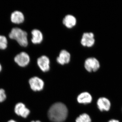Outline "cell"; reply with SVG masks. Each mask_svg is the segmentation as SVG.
<instances>
[{"label":"cell","instance_id":"17","mask_svg":"<svg viewBox=\"0 0 122 122\" xmlns=\"http://www.w3.org/2000/svg\"><path fill=\"white\" fill-rule=\"evenodd\" d=\"M7 98L6 93L5 90L0 88V102H4Z\"/></svg>","mask_w":122,"mask_h":122},{"label":"cell","instance_id":"13","mask_svg":"<svg viewBox=\"0 0 122 122\" xmlns=\"http://www.w3.org/2000/svg\"><path fill=\"white\" fill-rule=\"evenodd\" d=\"M32 37L31 41L33 44H41L43 40V35L42 33L39 30H33L31 32Z\"/></svg>","mask_w":122,"mask_h":122},{"label":"cell","instance_id":"21","mask_svg":"<svg viewBox=\"0 0 122 122\" xmlns=\"http://www.w3.org/2000/svg\"><path fill=\"white\" fill-rule=\"evenodd\" d=\"M40 122V121H39V120H36V121H32V122Z\"/></svg>","mask_w":122,"mask_h":122},{"label":"cell","instance_id":"7","mask_svg":"<svg viewBox=\"0 0 122 122\" xmlns=\"http://www.w3.org/2000/svg\"><path fill=\"white\" fill-rule=\"evenodd\" d=\"M97 105L100 111L108 112L111 108V103L110 100L106 97H101L97 100Z\"/></svg>","mask_w":122,"mask_h":122},{"label":"cell","instance_id":"4","mask_svg":"<svg viewBox=\"0 0 122 122\" xmlns=\"http://www.w3.org/2000/svg\"><path fill=\"white\" fill-rule=\"evenodd\" d=\"M14 61L19 66L24 67L28 65L30 62V56L25 52H21L17 55L14 58Z\"/></svg>","mask_w":122,"mask_h":122},{"label":"cell","instance_id":"12","mask_svg":"<svg viewBox=\"0 0 122 122\" xmlns=\"http://www.w3.org/2000/svg\"><path fill=\"white\" fill-rule=\"evenodd\" d=\"M92 97L87 92H83L79 95L77 97V101L81 104H87L90 103L92 101Z\"/></svg>","mask_w":122,"mask_h":122},{"label":"cell","instance_id":"19","mask_svg":"<svg viewBox=\"0 0 122 122\" xmlns=\"http://www.w3.org/2000/svg\"><path fill=\"white\" fill-rule=\"evenodd\" d=\"M7 122H16L15 120H12V119H11V120H9V121H8Z\"/></svg>","mask_w":122,"mask_h":122},{"label":"cell","instance_id":"15","mask_svg":"<svg viewBox=\"0 0 122 122\" xmlns=\"http://www.w3.org/2000/svg\"><path fill=\"white\" fill-rule=\"evenodd\" d=\"M76 122H91V119L89 115L83 113L79 115L76 120Z\"/></svg>","mask_w":122,"mask_h":122},{"label":"cell","instance_id":"14","mask_svg":"<svg viewBox=\"0 0 122 122\" xmlns=\"http://www.w3.org/2000/svg\"><path fill=\"white\" fill-rule=\"evenodd\" d=\"M77 20L74 16L71 15H67L63 20V25L69 29L73 28L76 25Z\"/></svg>","mask_w":122,"mask_h":122},{"label":"cell","instance_id":"16","mask_svg":"<svg viewBox=\"0 0 122 122\" xmlns=\"http://www.w3.org/2000/svg\"><path fill=\"white\" fill-rule=\"evenodd\" d=\"M8 44L7 38L3 35H0V49H5L8 46Z\"/></svg>","mask_w":122,"mask_h":122},{"label":"cell","instance_id":"11","mask_svg":"<svg viewBox=\"0 0 122 122\" xmlns=\"http://www.w3.org/2000/svg\"><path fill=\"white\" fill-rule=\"evenodd\" d=\"M11 22L14 24H21L25 20V16L22 12L15 11L11 14Z\"/></svg>","mask_w":122,"mask_h":122},{"label":"cell","instance_id":"6","mask_svg":"<svg viewBox=\"0 0 122 122\" xmlns=\"http://www.w3.org/2000/svg\"><path fill=\"white\" fill-rule=\"evenodd\" d=\"M95 43L94 35L93 33L86 32L83 34L81 41V44L83 46L92 47Z\"/></svg>","mask_w":122,"mask_h":122},{"label":"cell","instance_id":"8","mask_svg":"<svg viewBox=\"0 0 122 122\" xmlns=\"http://www.w3.org/2000/svg\"><path fill=\"white\" fill-rule=\"evenodd\" d=\"M14 112L16 114L24 118L27 117L30 113V110L22 102L18 103L16 104Z\"/></svg>","mask_w":122,"mask_h":122},{"label":"cell","instance_id":"2","mask_svg":"<svg viewBox=\"0 0 122 122\" xmlns=\"http://www.w3.org/2000/svg\"><path fill=\"white\" fill-rule=\"evenodd\" d=\"M10 39L15 40L20 46L26 47L28 45V34L20 28H13L9 34Z\"/></svg>","mask_w":122,"mask_h":122},{"label":"cell","instance_id":"1","mask_svg":"<svg viewBox=\"0 0 122 122\" xmlns=\"http://www.w3.org/2000/svg\"><path fill=\"white\" fill-rule=\"evenodd\" d=\"M67 107L62 103L58 102L53 104L48 112V117L53 122H63L68 115Z\"/></svg>","mask_w":122,"mask_h":122},{"label":"cell","instance_id":"5","mask_svg":"<svg viewBox=\"0 0 122 122\" xmlns=\"http://www.w3.org/2000/svg\"><path fill=\"white\" fill-rule=\"evenodd\" d=\"M29 84L31 89L34 91H39L43 89L44 82L41 79L34 76L30 79Z\"/></svg>","mask_w":122,"mask_h":122},{"label":"cell","instance_id":"9","mask_svg":"<svg viewBox=\"0 0 122 122\" xmlns=\"http://www.w3.org/2000/svg\"><path fill=\"white\" fill-rule=\"evenodd\" d=\"M38 66L43 72H48L50 69V61L48 57L43 55L37 60Z\"/></svg>","mask_w":122,"mask_h":122},{"label":"cell","instance_id":"3","mask_svg":"<svg viewBox=\"0 0 122 122\" xmlns=\"http://www.w3.org/2000/svg\"><path fill=\"white\" fill-rule=\"evenodd\" d=\"M85 69L89 72H95L100 68V62L95 57H89L86 59L85 62Z\"/></svg>","mask_w":122,"mask_h":122},{"label":"cell","instance_id":"20","mask_svg":"<svg viewBox=\"0 0 122 122\" xmlns=\"http://www.w3.org/2000/svg\"><path fill=\"white\" fill-rule=\"evenodd\" d=\"M2 66H1V65L0 63V72H1V70H2Z\"/></svg>","mask_w":122,"mask_h":122},{"label":"cell","instance_id":"10","mask_svg":"<svg viewBox=\"0 0 122 122\" xmlns=\"http://www.w3.org/2000/svg\"><path fill=\"white\" fill-rule=\"evenodd\" d=\"M70 60V54L68 51L65 50L61 51L56 59L57 62L62 65L68 64Z\"/></svg>","mask_w":122,"mask_h":122},{"label":"cell","instance_id":"18","mask_svg":"<svg viewBox=\"0 0 122 122\" xmlns=\"http://www.w3.org/2000/svg\"><path fill=\"white\" fill-rule=\"evenodd\" d=\"M108 122H120L119 120L117 119H110L108 121Z\"/></svg>","mask_w":122,"mask_h":122}]
</instances>
